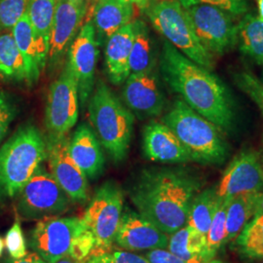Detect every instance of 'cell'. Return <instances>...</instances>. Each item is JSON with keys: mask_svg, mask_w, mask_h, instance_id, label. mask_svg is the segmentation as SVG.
Masks as SVG:
<instances>
[{"mask_svg": "<svg viewBox=\"0 0 263 263\" xmlns=\"http://www.w3.org/2000/svg\"><path fill=\"white\" fill-rule=\"evenodd\" d=\"M202 178L184 168L144 170L130 191L138 213L168 235L186 226Z\"/></svg>", "mask_w": 263, "mask_h": 263, "instance_id": "6da1fadb", "label": "cell"}, {"mask_svg": "<svg viewBox=\"0 0 263 263\" xmlns=\"http://www.w3.org/2000/svg\"><path fill=\"white\" fill-rule=\"evenodd\" d=\"M160 66L164 80L185 104L221 131L232 129L235 121L233 99L218 76L188 59L166 40Z\"/></svg>", "mask_w": 263, "mask_h": 263, "instance_id": "7a4b0ae2", "label": "cell"}, {"mask_svg": "<svg viewBox=\"0 0 263 263\" xmlns=\"http://www.w3.org/2000/svg\"><path fill=\"white\" fill-rule=\"evenodd\" d=\"M187 149L191 161L204 165H221L229 155L222 131L182 100H177L163 117Z\"/></svg>", "mask_w": 263, "mask_h": 263, "instance_id": "3957f363", "label": "cell"}, {"mask_svg": "<svg viewBox=\"0 0 263 263\" xmlns=\"http://www.w3.org/2000/svg\"><path fill=\"white\" fill-rule=\"evenodd\" d=\"M47 160V141L32 125L20 128L0 148V195L16 197Z\"/></svg>", "mask_w": 263, "mask_h": 263, "instance_id": "277c9868", "label": "cell"}, {"mask_svg": "<svg viewBox=\"0 0 263 263\" xmlns=\"http://www.w3.org/2000/svg\"><path fill=\"white\" fill-rule=\"evenodd\" d=\"M89 114L101 144L114 162H122L130 148L134 130L131 110L100 81L90 97Z\"/></svg>", "mask_w": 263, "mask_h": 263, "instance_id": "5b68a950", "label": "cell"}, {"mask_svg": "<svg viewBox=\"0 0 263 263\" xmlns=\"http://www.w3.org/2000/svg\"><path fill=\"white\" fill-rule=\"evenodd\" d=\"M144 11L153 28L166 41L199 66L213 69L214 56L199 41L179 0H156Z\"/></svg>", "mask_w": 263, "mask_h": 263, "instance_id": "8992f818", "label": "cell"}, {"mask_svg": "<svg viewBox=\"0 0 263 263\" xmlns=\"http://www.w3.org/2000/svg\"><path fill=\"white\" fill-rule=\"evenodd\" d=\"M17 211L25 220H40L68 212L71 200L52 174L40 166L20 191Z\"/></svg>", "mask_w": 263, "mask_h": 263, "instance_id": "52a82bcc", "label": "cell"}, {"mask_svg": "<svg viewBox=\"0 0 263 263\" xmlns=\"http://www.w3.org/2000/svg\"><path fill=\"white\" fill-rule=\"evenodd\" d=\"M123 205L122 188L115 181H106L96 190L82 218L85 227L96 239L92 254L106 252L114 243L124 210Z\"/></svg>", "mask_w": 263, "mask_h": 263, "instance_id": "ba28073f", "label": "cell"}, {"mask_svg": "<svg viewBox=\"0 0 263 263\" xmlns=\"http://www.w3.org/2000/svg\"><path fill=\"white\" fill-rule=\"evenodd\" d=\"M183 7L199 41L211 55H224L237 44V25L228 12L200 2Z\"/></svg>", "mask_w": 263, "mask_h": 263, "instance_id": "9c48e42d", "label": "cell"}, {"mask_svg": "<svg viewBox=\"0 0 263 263\" xmlns=\"http://www.w3.org/2000/svg\"><path fill=\"white\" fill-rule=\"evenodd\" d=\"M78 114V86L66 64L60 76L50 86L48 93L45 125L49 139L56 140L66 137L77 122Z\"/></svg>", "mask_w": 263, "mask_h": 263, "instance_id": "30bf717a", "label": "cell"}, {"mask_svg": "<svg viewBox=\"0 0 263 263\" xmlns=\"http://www.w3.org/2000/svg\"><path fill=\"white\" fill-rule=\"evenodd\" d=\"M85 228L79 217L43 218L31 230L28 245L44 260L54 263L68 254L72 241Z\"/></svg>", "mask_w": 263, "mask_h": 263, "instance_id": "8fae6325", "label": "cell"}, {"mask_svg": "<svg viewBox=\"0 0 263 263\" xmlns=\"http://www.w3.org/2000/svg\"><path fill=\"white\" fill-rule=\"evenodd\" d=\"M99 56L97 32L92 21L81 27L68 49V62L78 86L79 101L85 104L93 94L95 73Z\"/></svg>", "mask_w": 263, "mask_h": 263, "instance_id": "7c38bea8", "label": "cell"}, {"mask_svg": "<svg viewBox=\"0 0 263 263\" xmlns=\"http://www.w3.org/2000/svg\"><path fill=\"white\" fill-rule=\"evenodd\" d=\"M263 189V156L246 149L227 166L216 191L218 197L231 198L244 193H260Z\"/></svg>", "mask_w": 263, "mask_h": 263, "instance_id": "4fadbf2b", "label": "cell"}, {"mask_svg": "<svg viewBox=\"0 0 263 263\" xmlns=\"http://www.w3.org/2000/svg\"><path fill=\"white\" fill-rule=\"evenodd\" d=\"M69 139L66 137L47 141V160L51 174L72 202L88 201V180L68 151Z\"/></svg>", "mask_w": 263, "mask_h": 263, "instance_id": "5bb4252c", "label": "cell"}, {"mask_svg": "<svg viewBox=\"0 0 263 263\" xmlns=\"http://www.w3.org/2000/svg\"><path fill=\"white\" fill-rule=\"evenodd\" d=\"M123 102L141 118L155 117L163 112L165 97L160 87L156 68L131 73L124 82Z\"/></svg>", "mask_w": 263, "mask_h": 263, "instance_id": "9a60e30c", "label": "cell"}, {"mask_svg": "<svg viewBox=\"0 0 263 263\" xmlns=\"http://www.w3.org/2000/svg\"><path fill=\"white\" fill-rule=\"evenodd\" d=\"M114 242L128 252L151 251L167 248L169 235L138 212L126 207Z\"/></svg>", "mask_w": 263, "mask_h": 263, "instance_id": "2e32d148", "label": "cell"}, {"mask_svg": "<svg viewBox=\"0 0 263 263\" xmlns=\"http://www.w3.org/2000/svg\"><path fill=\"white\" fill-rule=\"evenodd\" d=\"M87 13V6H78L69 0H58L50 39L48 63L50 66L58 65L70 47L77 33L83 26L82 21Z\"/></svg>", "mask_w": 263, "mask_h": 263, "instance_id": "e0dca14e", "label": "cell"}, {"mask_svg": "<svg viewBox=\"0 0 263 263\" xmlns=\"http://www.w3.org/2000/svg\"><path fill=\"white\" fill-rule=\"evenodd\" d=\"M142 149L148 159L163 164H183L191 161L187 149L164 122L152 121L144 127Z\"/></svg>", "mask_w": 263, "mask_h": 263, "instance_id": "ac0fdd59", "label": "cell"}, {"mask_svg": "<svg viewBox=\"0 0 263 263\" xmlns=\"http://www.w3.org/2000/svg\"><path fill=\"white\" fill-rule=\"evenodd\" d=\"M68 151L87 178L97 179L103 174L104 156L101 142L87 124H81L76 129L69 140Z\"/></svg>", "mask_w": 263, "mask_h": 263, "instance_id": "d6986e66", "label": "cell"}, {"mask_svg": "<svg viewBox=\"0 0 263 263\" xmlns=\"http://www.w3.org/2000/svg\"><path fill=\"white\" fill-rule=\"evenodd\" d=\"M11 30L26 63L28 83L34 84L37 82L41 71L47 64L49 48L44 45L35 34L27 12Z\"/></svg>", "mask_w": 263, "mask_h": 263, "instance_id": "ffe728a7", "label": "cell"}, {"mask_svg": "<svg viewBox=\"0 0 263 263\" xmlns=\"http://www.w3.org/2000/svg\"><path fill=\"white\" fill-rule=\"evenodd\" d=\"M135 20L106 40L105 64L107 76L114 85L124 84L130 76V56L135 37Z\"/></svg>", "mask_w": 263, "mask_h": 263, "instance_id": "44dd1931", "label": "cell"}, {"mask_svg": "<svg viewBox=\"0 0 263 263\" xmlns=\"http://www.w3.org/2000/svg\"><path fill=\"white\" fill-rule=\"evenodd\" d=\"M135 6L123 0H98L93 8V24L102 39H108L117 30L134 21Z\"/></svg>", "mask_w": 263, "mask_h": 263, "instance_id": "7402d4cb", "label": "cell"}, {"mask_svg": "<svg viewBox=\"0 0 263 263\" xmlns=\"http://www.w3.org/2000/svg\"><path fill=\"white\" fill-rule=\"evenodd\" d=\"M260 193H244L230 198L226 215V244L241 233L254 217Z\"/></svg>", "mask_w": 263, "mask_h": 263, "instance_id": "603a6c76", "label": "cell"}, {"mask_svg": "<svg viewBox=\"0 0 263 263\" xmlns=\"http://www.w3.org/2000/svg\"><path fill=\"white\" fill-rule=\"evenodd\" d=\"M237 43L240 51L263 66V20L246 14L237 25Z\"/></svg>", "mask_w": 263, "mask_h": 263, "instance_id": "cb8c5ba5", "label": "cell"}, {"mask_svg": "<svg viewBox=\"0 0 263 263\" xmlns=\"http://www.w3.org/2000/svg\"><path fill=\"white\" fill-rule=\"evenodd\" d=\"M207 237L191 226H184L169 235L168 251L185 260H210L206 254Z\"/></svg>", "mask_w": 263, "mask_h": 263, "instance_id": "d4e9b609", "label": "cell"}, {"mask_svg": "<svg viewBox=\"0 0 263 263\" xmlns=\"http://www.w3.org/2000/svg\"><path fill=\"white\" fill-rule=\"evenodd\" d=\"M135 37L129 65L131 73H141L156 68V56L147 26L141 20H135Z\"/></svg>", "mask_w": 263, "mask_h": 263, "instance_id": "484cf974", "label": "cell"}, {"mask_svg": "<svg viewBox=\"0 0 263 263\" xmlns=\"http://www.w3.org/2000/svg\"><path fill=\"white\" fill-rule=\"evenodd\" d=\"M0 78L6 81L28 83L26 63L12 31L0 35Z\"/></svg>", "mask_w": 263, "mask_h": 263, "instance_id": "4316f807", "label": "cell"}, {"mask_svg": "<svg viewBox=\"0 0 263 263\" xmlns=\"http://www.w3.org/2000/svg\"><path fill=\"white\" fill-rule=\"evenodd\" d=\"M217 202L216 186L200 191L192 201L186 224L194 228L200 234L207 237Z\"/></svg>", "mask_w": 263, "mask_h": 263, "instance_id": "83f0119b", "label": "cell"}, {"mask_svg": "<svg viewBox=\"0 0 263 263\" xmlns=\"http://www.w3.org/2000/svg\"><path fill=\"white\" fill-rule=\"evenodd\" d=\"M58 0H29L28 20L39 40L49 48L50 32Z\"/></svg>", "mask_w": 263, "mask_h": 263, "instance_id": "f1b7e54d", "label": "cell"}, {"mask_svg": "<svg viewBox=\"0 0 263 263\" xmlns=\"http://www.w3.org/2000/svg\"><path fill=\"white\" fill-rule=\"evenodd\" d=\"M230 198L218 197L216 212L207 233L206 254L209 259H214L220 248L226 244V215Z\"/></svg>", "mask_w": 263, "mask_h": 263, "instance_id": "f546056e", "label": "cell"}, {"mask_svg": "<svg viewBox=\"0 0 263 263\" xmlns=\"http://www.w3.org/2000/svg\"><path fill=\"white\" fill-rule=\"evenodd\" d=\"M241 253L250 258L263 257V215L254 216L238 235Z\"/></svg>", "mask_w": 263, "mask_h": 263, "instance_id": "4dcf8cb0", "label": "cell"}, {"mask_svg": "<svg viewBox=\"0 0 263 263\" xmlns=\"http://www.w3.org/2000/svg\"><path fill=\"white\" fill-rule=\"evenodd\" d=\"M29 0H0L1 28L12 29L28 10Z\"/></svg>", "mask_w": 263, "mask_h": 263, "instance_id": "1f68e13d", "label": "cell"}, {"mask_svg": "<svg viewBox=\"0 0 263 263\" xmlns=\"http://www.w3.org/2000/svg\"><path fill=\"white\" fill-rule=\"evenodd\" d=\"M20 218L21 217L17 214L15 221L7 231L4 240L5 248L8 251L10 257L12 258H21L28 254L26 238L22 229Z\"/></svg>", "mask_w": 263, "mask_h": 263, "instance_id": "d6a6232c", "label": "cell"}, {"mask_svg": "<svg viewBox=\"0 0 263 263\" xmlns=\"http://www.w3.org/2000/svg\"><path fill=\"white\" fill-rule=\"evenodd\" d=\"M96 248V239L93 233L85 228L72 241L68 255L79 261H86L90 258Z\"/></svg>", "mask_w": 263, "mask_h": 263, "instance_id": "836d02e7", "label": "cell"}, {"mask_svg": "<svg viewBox=\"0 0 263 263\" xmlns=\"http://www.w3.org/2000/svg\"><path fill=\"white\" fill-rule=\"evenodd\" d=\"M236 84L248 95L263 114V88L260 81L250 71H242L235 76Z\"/></svg>", "mask_w": 263, "mask_h": 263, "instance_id": "e575fe53", "label": "cell"}, {"mask_svg": "<svg viewBox=\"0 0 263 263\" xmlns=\"http://www.w3.org/2000/svg\"><path fill=\"white\" fill-rule=\"evenodd\" d=\"M182 6H186L191 3H207L224 10L232 15L234 18L243 17L248 13L249 5L247 0H179Z\"/></svg>", "mask_w": 263, "mask_h": 263, "instance_id": "d590c367", "label": "cell"}, {"mask_svg": "<svg viewBox=\"0 0 263 263\" xmlns=\"http://www.w3.org/2000/svg\"><path fill=\"white\" fill-rule=\"evenodd\" d=\"M92 255H96L102 263H151L145 256L133 254L128 251H106Z\"/></svg>", "mask_w": 263, "mask_h": 263, "instance_id": "8d00e7d4", "label": "cell"}, {"mask_svg": "<svg viewBox=\"0 0 263 263\" xmlns=\"http://www.w3.org/2000/svg\"><path fill=\"white\" fill-rule=\"evenodd\" d=\"M151 263H224L216 259H195V260H185L176 254H172L165 249H156L148 251L144 255Z\"/></svg>", "mask_w": 263, "mask_h": 263, "instance_id": "74e56055", "label": "cell"}, {"mask_svg": "<svg viewBox=\"0 0 263 263\" xmlns=\"http://www.w3.org/2000/svg\"><path fill=\"white\" fill-rule=\"evenodd\" d=\"M15 115L16 108L9 96L0 92V143L5 138Z\"/></svg>", "mask_w": 263, "mask_h": 263, "instance_id": "f35d334b", "label": "cell"}, {"mask_svg": "<svg viewBox=\"0 0 263 263\" xmlns=\"http://www.w3.org/2000/svg\"><path fill=\"white\" fill-rule=\"evenodd\" d=\"M6 263H49L44 260L41 256H39L36 253L31 252L28 253L24 257L21 258H12L9 257Z\"/></svg>", "mask_w": 263, "mask_h": 263, "instance_id": "ab89813d", "label": "cell"}, {"mask_svg": "<svg viewBox=\"0 0 263 263\" xmlns=\"http://www.w3.org/2000/svg\"><path fill=\"white\" fill-rule=\"evenodd\" d=\"M124 2L130 3L135 7H138L140 9L145 10L151 4H152L156 0H123Z\"/></svg>", "mask_w": 263, "mask_h": 263, "instance_id": "60d3db41", "label": "cell"}, {"mask_svg": "<svg viewBox=\"0 0 263 263\" xmlns=\"http://www.w3.org/2000/svg\"><path fill=\"white\" fill-rule=\"evenodd\" d=\"M261 215H263V189L262 191L260 192V194H259V197H258L254 216H261Z\"/></svg>", "mask_w": 263, "mask_h": 263, "instance_id": "b9f144b4", "label": "cell"}, {"mask_svg": "<svg viewBox=\"0 0 263 263\" xmlns=\"http://www.w3.org/2000/svg\"><path fill=\"white\" fill-rule=\"evenodd\" d=\"M86 261H79V260H76L74 258H72L71 256H69L68 254H66V256L60 258L59 260H57L54 263H85Z\"/></svg>", "mask_w": 263, "mask_h": 263, "instance_id": "7bdbcfd3", "label": "cell"}, {"mask_svg": "<svg viewBox=\"0 0 263 263\" xmlns=\"http://www.w3.org/2000/svg\"><path fill=\"white\" fill-rule=\"evenodd\" d=\"M257 9H258V17L263 20V0H256Z\"/></svg>", "mask_w": 263, "mask_h": 263, "instance_id": "ee69618b", "label": "cell"}, {"mask_svg": "<svg viewBox=\"0 0 263 263\" xmlns=\"http://www.w3.org/2000/svg\"><path fill=\"white\" fill-rule=\"evenodd\" d=\"M69 1L78 6H87V3H88V0H69Z\"/></svg>", "mask_w": 263, "mask_h": 263, "instance_id": "f6af8a7d", "label": "cell"}, {"mask_svg": "<svg viewBox=\"0 0 263 263\" xmlns=\"http://www.w3.org/2000/svg\"><path fill=\"white\" fill-rule=\"evenodd\" d=\"M85 263H102L100 260H99V258L96 256V255H92V256H90V258L89 259H87L86 260V262Z\"/></svg>", "mask_w": 263, "mask_h": 263, "instance_id": "bcb514c9", "label": "cell"}, {"mask_svg": "<svg viewBox=\"0 0 263 263\" xmlns=\"http://www.w3.org/2000/svg\"><path fill=\"white\" fill-rule=\"evenodd\" d=\"M4 248H5V244H4V241L3 239L0 237V257L3 254V251H4Z\"/></svg>", "mask_w": 263, "mask_h": 263, "instance_id": "7dc6e473", "label": "cell"}, {"mask_svg": "<svg viewBox=\"0 0 263 263\" xmlns=\"http://www.w3.org/2000/svg\"><path fill=\"white\" fill-rule=\"evenodd\" d=\"M260 81V84H261V86H262L263 88V71H262V78H261V80H259Z\"/></svg>", "mask_w": 263, "mask_h": 263, "instance_id": "c3c4849f", "label": "cell"}, {"mask_svg": "<svg viewBox=\"0 0 263 263\" xmlns=\"http://www.w3.org/2000/svg\"><path fill=\"white\" fill-rule=\"evenodd\" d=\"M88 1H89V0H88ZM93 1H94L95 4H96V2H97V1H98V0H93Z\"/></svg>", "mask_w": 263, "mask_h": 263, "instance_id": "681fc988", "label": "cell"}, {"mask_svg": "<svg viewBox=\"0 0 263 263\" xmlns=\"http://www.w3.org/2000/svg\"><path fill=\"white\" fill-rule=\"evenodd\" d=\"M0 28H1V24H0Z\"/></svg>", "mask_w": 263, "mask_h": 263, "instance_id": "f907efd6", "label": "cell"}]
</instances>
